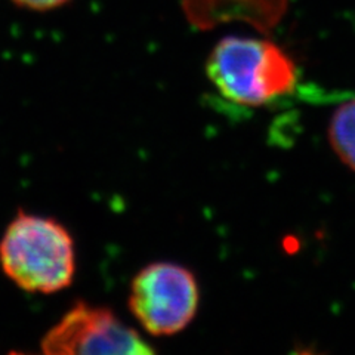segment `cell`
I'll use <instances>...</instances> for the list:
<instances>
[{"label":"cell","mask_w":355,"mask_h":355,"mask_svg":"<svg viewBox=\"0 0 355 355\" xmlns=\"http://www.w3.org/2000/svg\"><path fill=\"white\" fill-rule=\"evenodd\" d=\"M0 266L28 293L61 292L76 274L74 240L55 219L19 212L0 240Z\"/></svg>","instance_id":"cell-1"},{"label":"cell","mask_w":355,"mask_h":355,"mask_svg":"<svg viewBox=\"0 0 355 355\" xmlns=\"http://www.w3.org/2000/svg\"><path fill=\"white\" fill-rule=\"evenodd\" d=\"M330 146L343 164L355 172V99L342 104L329 125Z\"/></svg>","instance_id":"cell-5"},{"label":"cell","mask_w":355,"mask_h":355,"mask_svg":"<svg viewBox=\"0 0 355 355\" xmlns=\"http://www.w3.org/2000/svg\"><path fill=\"white\" fill-rule=\"evenodd\" d=\"M206 73L219 94L243 107H261L293 92L295 61L275 43L225 37L210 52Z\"/></svg>","instance_id":"cell-2"},{"label":"cell","mask_w":355,"mask_h":355,"mask_svg":"<svg viewBox=\"0 0 355 355\" xmlns=\"http://www.w3.org/2000/svg\"><path fill=\"white\" fill-rule=\"evenodd\" d=\"M198 304L196 277L180 263H148L130 283V313L153 336H172L187 329L197 314Z\"/></svg>","instance_id":"cell-3"},{"label":"cell","mask_w":355,"mask_h":355,"mask_svg":"<svg viewBox=\"0 0 355 355\" xmlns=\"http://www.w3.org/2000/svg\"><path fill=\"white\" fill-rule=\"evenodd\" d=\"M46 355H146L155 349L113 311L87 302L74 304L40 340Z\"/></svg>","instance_id":"cell-4"},{"label":"cell","mask_w":355,"mask_h":355,"mask_svg":"<svg viewBox=\"0 0 355 355\" xmlns=\"http://www.w3.org/2000/svg\"><path fill=\"white\" fill-rule=\"evenodd\" d=\"M14 2L22 8L33 10H48L64 5L69 0H14Z\"/></svg>","instance_id":"cell-6"}]
</instances>
